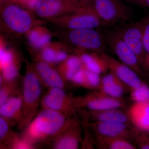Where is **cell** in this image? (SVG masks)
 <instances>
[{"label":"cell","mask_w":149,"mask_h":149,"mask_svg":"<svg viewBox=\"0 0 149 149\" xmlns=\"http://www.w3.org/2000/svg\"><path fill=\"white\" fill-rule=\"evenodd\" d=\"M54 110L42 109L24 128L22 139L33 145L54 141L64 133L75 118Z\"/></svg>","instance_id":"cell-1"},{"label":"cell","mask_w":149,"mask_h":149,"mask_svg":"<svg viewBox=\"0 0 149 149\" xmlns=\"http://www.w3.org/2000/svg\"><path fill=\"white\" fill-rule=\"evenodd\" d=\"M43 84L40 77L32 72H27L22 84V116L19 128L24 129L38 113L41 104Z\"/></svg>","instance_id":"cell-2"},{"label":"cell","mask_w":149,"mask_h":149,"mask_svg":"<svg viewBox=\"0 0 149 149\" xmlns=\"http://www.w3.org/2000/svg\"><path fill=\"white\" fill-rule=\"evenodd\" d=\"M88 6L100 19L103 25L114 24L128 20L131 10L120 0H86Z\"/></svg>","instance_id":"cell-3"},{"label":"cell","mask_w":149,"mask_h":149,"mask_svg":"<svg viewBox=\"0 0 149 149\" xmlns=\"http://www.w3.org/2000/svg\"><path fill=\"white\" fill-rule=\"evenodd\" d=\"M103 33L107 45L120 61L133 69L141 77H145L143 69L137 56L115 30H104Z\"/></svg>","instance_id":"cell-4"},{"label":"cell","mask_w":149,"mask_h":149,"mask_svg":"<svg viewBox=\"0 0 149 149\" xmlns=\"http://www.w3.org/2000/svg\"><path fill=\"white\" fill-rule=\"evenodd\" d=\"M88 125L95 134L124 139L136 143L143 131L136 128L130 123H110L93 121Z\"/></svg>","instance_id":"cell-5"},{"label":"cell","mask_w":149,"mask_h":149,"mask_svg":"<svg viewBox=\"0 0 149 149\" xmlns=\"http://www.w3.org/2000/svg\"><path fill=\"white\" fill-rule=\"evenodd\" d=\"M74 100L77 108H85L90 110L125 109L126 107V102L122 98L112 97L100 90L74 98Z\"/></svg>","instance_id":"cell-6"},{"label":"cell","mask_w":149,"mask_h":149,"mask_svg":"<svg viewBox=\"0 0 149 149\" xmlns=\"http://www.w3.org/2000/svg\"><path fill=\"white\" fill-rule=\"evenodd\" d=\"M41 105L43 109L54 110L72 117L77 109L74 98L67 94L63 88H49L42 97Z\"/></svg>","instance_id":"cell-7"},{"label":"cell","mask_w":149,"mask_h":149,"mask_svg":"<svg viewBox=\"0 0 149 149\" xmlns=\"http://www.w3.org/2000/svg\"><path fill=\"white\" fill-rule=\"evenodd\" d=\"M137 56L143 69L146 53L143 42L142 20L127 24L114 30Z\"/></svg>","instance_id":"cell-8"},{"label":"cell","mask_w":149,"mask_h":149,"mask_svg":"<svg viewBox=\"0 0 149 149\" xmlns=\"http://www.w3.org/2000/svg\"><path fill=\"white\" fill-rule=\"evenodd\" d=\"M69 38L78 47L105 53L107 43L103 32L94 29H72L69 33Z\"/></svg>","instance_id":"cell-9"},{"label":"cell","mask_w":149,"mask_h":149,"mask_svg":"<svg viewBox=\"0 0 149 149\" xmlns=\"http://www.w3.org/2000/svg\"><path fill=\"white\" fill-rule=\"evenodd\" d=\"M101 54L107 62L110 70L130 88V91L143 83L141 77L129 67L106 53Z\"/></svg>","instance_id":"cell-10"},{"label":"cell","mask_w":149,"mask_h":149,"mask_svg":"<svg viewBox=\"0 0 149 149\" xmlns=\"http://www.w3.org/2000/svg\"><path fill=\"white\" fill-rule=\"evenodd\" d=\"M3 18L7 25L19 33L27 32L32 24L29 15L16 6H8L4 10Z\"/></svg>","instance_id":"cell-11"},{"label":"cell","mask_w":149,"mask_h":149,"mask_svg":"<svg viewBox=\"0 0 149 149\" xmlns=\"http://www.w3.org/2000/svg\"><path fill=\"white\" fill-rule=\"evenodd\" d=\"M68 27L72 29H95L102 26V22L95 13L86 6L77 14L71 16L68 22Z\"/></svg>","instance_id":"cell-12"},{"label":"cell","mask_w":149,"mask_h":149,"mask_svg":"<svg viewBox=\"0 0 149 149\" xmlns=\"http://www.w3.org/2000/svg\"><path fill=\"white\" fill-rule=\"evenodd\" d=\"M81 125L74 119L69 128L54 141L53 148L57 149H76L81 140Z\"/></svg>","instance_id":"cell-13"},{"label":"cell","mask_w":149,"mask_h":149,"mask_svg":"<svg viewBox=\"0 0 149 149\" xmlns=\"http://www.w3.org/2000/svg\"><path fill=\"white\" fill-rule=\"evenodd\" d=\"M123 109L113 108L101 110H90L88 113V118L93 121L110 123H130L128 111Z\"/></svg>","instance_id":"cell-14"},{"label":"cell","mask_w":149,"mask_h":149,"mask_svg":"<svg viewBox=\"0 0 149 149\" xmlns=\"http://www.w3.org/2000/svg\"><path fill=\"white\" fill-rule=\"evenodd\" d=\"M128 112L130 123L139 130L146 131L149 128V102H134Z\"/></svg>","instance_id":"cell-15"},{"label":"cell","mask_w":149,"mask_h":149,"mask_svg":"<svg viewBox=\"0 0 149 149\" xmlns=\"http://www.w3.org/2000/svg\"><path fill=\"white\" fill-rule=\"evenodd\" d=\"M22 96L20 92L0 106L1 116L7 119L12 124L16 123L19 125L22 116Z\"/></svg>","instance_id":"cell-16"},{"label":"cell","mask_w":149,"mask_h":149,"mask_svg":"<svg viewBox=\"0 0 149 149\" xmlns=\"http://www.w3.org/2000/svg\"><path fill=\"white\" fill-rule=\"evenodd\" d=\"M100 91L112 97L121 98L130 90L116 74L111 71L102 78L101 88Z\"/></svg>","instance_id":"cell-17"},{"label":"cell","mask_w":149,"mask_h":149,"mask_svg":"<svg viewBox=\"0 0 149 149\" xmlns=\"http://www.w3.org/2000/svg\"><path fill=\"white\" fill-rule=\"evenodd\" d=\"M37 69L43 85L49 88H63L64 80L58 72L44 62L39 63Z\"/></svg>","instance_id":"cell-18"},{"label":"cell","mask_w":149,"mask_h":149,"mask_svg":"<svg viewBox=\"0 0 149 149\" xmlns=\"http://www.w3.org/2000/svg\"><path fill=\"white\" fill-rule=\"evenodd\" d=\"M78 56L84 68L100 75L105 73L109 69L108 64L101 54L80 53Z\"/></svg>","instance_id":"cell-19"},{"label":"cell","mask_w":149,"mask_h":149,"mask_svg":"<svg viewBox=\"0 0 149 149\" xmlns=\"http://www.w3.org/2000/svg\"><path fill=\"white\" fill-rule=\"evenodd\" d=\"M95 144L102 149H136L131 142L124 139L95 134Z\"/></svg>","instance_id":"cell-20"},{"label":"cell","mask_w":149,"mask_h":149,"mask_svg":"<svg viewBox=\"0 0 149 149\" xmlns=\"http://www.w3.org/2000/svg\"><path fill=\"white\" fill-rule=\"evenodd\" d=\"M61 0H39L35 8L36 12L42 17H50L58 13L61 8Z\"/></svg>","instance_id":"cell-21"},{"label":"cell","mask_w":149,"mask_h":149,"mask_svg":"<svg viewBox=\"0 0 149 149\" xmlns=\"http://www.w3.org/2000/svg\"><path fill=\"white\" fill-rule=\"evenodd\" d=\"M83 67L82 61L78 56H72L65 63L63 77L67 81H71L75 73Z\"/></svg>","instance_id":"cell-22"},{"label":"cell","mask_w":149,"mask_h":149,"mask_svg":"<svg viewBox=\"0 0 149 149\" xmlns=\"http://www.w3.org/2000/svg\"><path fill=\"white\" fill-rule=\"evenodd\" d=\"M15 80L10 82H4L0 88V106L6 102L13 96L20 93Z\"/></svg>","instance_id":"cell-23"},{"label":"cell","mask_w":149,"mask_h":149,"mask_svg":"<svg viewBox=\"0 0 149 149\" xmlns=\"http://www.w3.org/2000/svg\"><path fill=\"white\" fill-rule=\"evenodd\" d=\"M130 92V99L134 102H149V87L144 82Z\"/></svg>","instance_id":"cell-24"},{"label":"cell","mask_w":149,"mask_h":149,"mask_svg":"<svg viewBox=\"0 0 149 149\" xmlns=\"http://www.w3.org/2000/svg\"><path fill=\"white\" fill-rule=\"evenodd\" d=\"M42 57L48 63L60 62L66 59L67 54L63 51L56 52L52 49L47 48L43 52Z\"/></svg>","instance_id":"cell-25"},{"label":"cell","mask_w":149,"mask_h":149,"mask_svg":"<svg viewBox=\"0 0 149 149\" xmlns=\"http://www.w3.org/2000/svg\"><path fill=\"white\" fill-rule=\"evenodd\" d=\"M12 125L8 120L4 118L0 117V141L1 145H3L11 136L12 132H10V126Z\"/></svg>","instance_id":"cell-26"},{"label":"cell","mask_w":149,"mask_h":149,"mask_svg":"<svg viewBox=\"0 0 149 149\" xmlns=\"http://www.w3.org/2000/svg\"><path fill=\"white\" fill-rule=\"evenodd\" d=\"M29 38L32 44L37 47L45 45L50 40L49 36L48 34H41L35 30L31 32Z\"/></svg>","instance_id":"cell-27"},{"label":"cell","mask_w":149,"mask_h":149,"mask_svg":"<svg viewBox=\"0 0 149 149\" xmlns=\"http://www.w3.org/2000/svg\"><path fill=\"white\" fill-rule=\"evenodd\" d=\"M70 81L79 87L90 89L85 69L83 66L75 73Z\"/></svg>","instance_id":"cell-28"},{"label":"cell","mask_w":149,"mask_h":149,"mask_svg":"<svg viewBox=\"0 0 149 149\" xmlns=\"http://www.w3.org/2000/svg\"><path fill=\"white\" fill-rule=\"evenodd\" d=\"M85 69L90 89L97 91L100 90L102 85V78L100 74L92 72L85 68Z\"/></svg>","instance_id":"cell-29"},{"label":"cell","mask_w":149,"mask_h":149,"mask_svg":"<svg viewBox=\"0 0 149 149\" xmlns=\"http://www.w3.org/2000/svg\"><path fill=\"white\" fill-rule=\"evenodd\" d=\"M2 71L3 83L15 81L18 74V70L14 63L2 70Z\"/></svg>","instance_id":"cell-30"},{"label":"cell","mask_w":149,"mask_h":149,"mask_svg":"<svg viewBox=\"0 0 149 149\" xmlns=\"http://www.w3.org/2000/svg\"><path fill=\"white\" fill-rule=\"evenodd\" d=\"M143 25V37L144 49L147 54H149V18L142 19Z\"/></svg>","instance_id":"cell-31"},{"label":"cell","mask_w":149,"mask_h":149,"mask_svg":"<svg viewBox=\"0 0 149 149\" xmlns=\"http://www.w3.org/2000/svg\"><path fill=\"white\" fill-rule=\"evenodd\" d=\"M0 57L1 70L13 63V58L11 54L3 49H1L0 51Z\"/></svg>","instance_id":"cell-32"},{"label":"cell","mask_w":149,"mask_h":149,"mask_svg":"<svg viewBox=\"0 0 149 149\" xmlns=\"http://www.w3.org/2000/svg\"><path fill=\"white\" fill-rule=\"evenodd\" d=\"M142 132L136 143L142 149H149V137Z\"/></svg>","instance_id":"cell-33"},{"label":"cell","mask_w":149,"mask_h":149,"mask_svg":"<svg viewBox=\"0 0 149 149\" xmlns=\"http://www.w3.org/2000/svg\"><path fill=\"white\" fill-rule=\"evenodd\" d=\"M22 1L25 2L30 7L33 8L36 6L39 0H22Z\"/></svg>","instance_id":"cell-34"},{"label":"cell","mask_w":149,"mask_h":149,"mask_svg":"<svg viewBox=\"0 0 149 149\" xmlns=\"http://www.w3.org/2000/svg\"><path fill=\"white\" fill-rule=\"evenodd\" d=\"M144 69L149 70V54H146L144 63Z\"/></svg>","instance_id":"cell-35"},{"label":"cell","mask_w":149,"mask_h":149,"mask_svg":"<svg viewBox=\"0 0 149 149\" xmlns=\"http://www.w3.org/2000/svg\"><path fill=\"white\" fill-rule=\"evenodd\" d=\"M130 1L140 5L143 6H145L144 0H130Z\"/></svg>","instance_id":"cell-36"},{"label":"cell","mask_w":149,"mask_h":149,"mask_svg":"<svg viewBox=\"0 0 149 149\" xmlns=\"http://www.w3.org/2000/svg\"><path fill=\"white\" fill-rule=\"evenodd\" d=\"M144 2H145V6L149 8V0H144Z\"/></svg>","instance_id":"cell-37"},{"label":"cell","mask_w":149,"mask_h":149,"mask_svg":"<svg viewBox=\"0 0 149 149\" xmlns=\"http://www.w3.org/2000/svg\"><path fill=\"white\" fill-rule=\"evenodd\" d=\"M146 132H147V133H148V135L149 136V128H148V130H147V131H146Z\"/></svg>","instance_id":"cell-38"},{"label":"cell","mask_w":149,"mask_h":149,"mask_svg":"<svg viewBox=\"0 0 149 149\" xmlns=\"http://www.w3.org/2000/svg\"><path fill=\"white\" fill-rule=\"evenodd\" d=\"M120 1H126V0H120Z\"/></svg>","instance_id":"cell-39"},{"label":"cell","mask_w":149,"mask_h":149,"mask_svg":"<svg viewBox=\"0 0 149 149\" xmlns=\"http://www.w3.org/2000/svg\"><path fill=\"white\" fill-rule=\"evenodd\" d=\"M85 1V0H84V1Z\"/></svg>","instance_id":"cell-40"}]
</instances>
